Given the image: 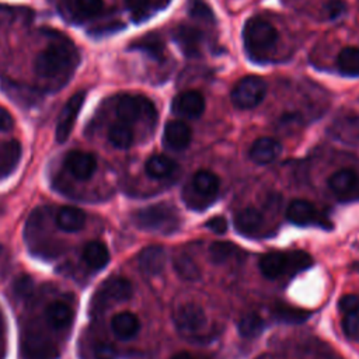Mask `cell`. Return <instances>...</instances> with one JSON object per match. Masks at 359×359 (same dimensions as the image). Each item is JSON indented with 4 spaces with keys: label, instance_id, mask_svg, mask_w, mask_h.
<instances>
[{
    "label": "cell",
    "instance_id": "14",
    "mask_svg": "<svg viewBox=\"0 0 359 359\" xmlns=\"http://www.w3.org/2000/svg\"><path fill=\"white\" fill-rule=\"evenodd\" d=\"M139 268L144 275H158L165 266V251L160 245H149L139 254Z\"/></svg>",
    "mask_w": 359,
    "mask_h": 359
},
{
    "label": "cell",
    "instance_id": "34",
    "mask_svg": "<svg viewBox=\"0 0 359 359\" xmlns=\"http://www.w3.org/2000/svg\"><path fill=\"white\" fill-rule=\"evenodd\" d=\"M188 13L194 20L203 21V22H213L215 15L210 7L203 0H189Z\"/></svg>",
    "mask_w": 359,
    "mask_h": 359
},
{
    "label": "cell",
    "instance_id": "37",
    "mask_svg": "<svg viewBox=\"0 0 359 359\" xmlns=\"http://www.w3.org/2000/svg\"><path fill=\"white\" fill-rule=\"evenodd\" d=\"M102 0H76V10L83 17H95L102 10Z\"/></svg>",
    "mask_w": 359,
    "mask_h": 359
},
{
    "label": "cell",
    "instance_id": "33",
    "mask_svg": "<svg viewBox=\"0 0 359 359\" xmlns=\"http://www.w3.org/2000/svg\"><path fill=\"white\" fill-rule=\"evenodd\" d=\"M132 49H139L142 52H146L151 57L161 59L163 53H164V43L161 42V39L158 36L150 34V35L143 36L142 39L133 42Z\"/></svg>",
    "mask_w": 359,
    "mask_h": 359
},
{
    "label": "cell",
    "instance_id": "17",
    "mask_svg": "<svg viewBox=\"0 0 359 359\" xmlns=\"http://www.w3.org/2000/svg\"><path fill=\"white\" fill-rule=\"evenodd\" d=\"M111 330L119 339H130L139 332L140 323L133 313L122 311L112 317Z\"/></svg>",
    "mask_w": 359,
    "mask_h": 359
},
{
    "label": "cell",
    "instance_id": "9",
    "mask_svg": "<svg viewBox=\"0 0 359 359\" xmlns=\"http://www.w3.org/2000/svg\"><path fill=\"white\" fill-rule=\"evenodd\" d=\"M171 111L182 118H198L205 111V98L198 91H184L172 100Z\"/></svg>",
    "mask_w": 359,
    "mask_h": 359
},
{
    "label": "cell",
    "instance_id": "10",
    "mask_svg": "<svg viewBox=\"0 0 359 359\" xmlns=\"http://www.w3.org/2000/svg\"><path fill=\"white\" fill-rule=\"evenodd\" d=\"M66 170L77 180L86 181L91 178L97 168V160L93 154L86 151H70L65 158Z\"/></svg>",
    "mask_w": 359,
    "mask_h": 359
},
{
    "label": "cell",
    "instance_id": "15",
    "mask_svg": "<svg viewBox=\"0 0 359 359\" xmlns=\"http://www.w3.org/2000/svg\"><path fill=\"white\" fill-rule=\"evenodd\" d=\"M74 318V311L65 302H52L45 310V320L53 330L67 328Z\"/></svg>",
    "mask_w": 359,
    "mask_h": 359
},
{
    "label": "cell",
    "instance_id": "19",
    "mask_svg": "<svg viewBox=\"0 0 359 359\" xmlns=\"http://www.w3.org/2000/svg\"><path fill=\"white\" fill-rule=\"evenodd\" d=\"M1 88L8 98H11L14 102L24 107L34 105L35 102L39 101V93L35 88L28 87L25 84L15 83V81H4Z\"/></svg>",
    "mask_w": 359,
    "mask_h": 359
},
{
    "label": "cell",
    "instance_id": "3",
    "mask_svg": "<svg viewBox=\"0 0 359 359\" xmlns=\"http://www.w3.org/2000/svg\"><path fill=\"white\" fill-rule=\"evenodd\" d=\"M132 217L136 227L154 233H171L180 223L177 209L168 203H156L142 208L136 210Z\"/></svg>",
    "mask_w": 359,
    "mask_h": 359
},
{
    "label": "cell",
    "instance_id": "27",
    "mask_svg": "<svg viewBox=\"0 0 359 359\" xmlns=\"http://www.w3.org/2000/svg\"><path fill=\"white\" fill-rule=\"evenodd\" d=\"M146 172L151 177V178H165L168 177L174 170H175V161H172L170 157L163 156V154H156L151 156L147 161H146Z\"/></svg>",
    "mask_w": 359,
    "mask_h": 359
},
{
    "label": "cell",
    "instance_id": "39",
    "mask_svg": "<svg viewBox=\"0 0 359 359\" xmlns=\"http://www.w3.org/2000/svg\"><path fill=\"white\" fill-rule=\"evenodd\" d=\"M126 7L135 21L143 20L150 10V0H125Z\"/></svg>",
    "mask_w": 359,
    "mask_h": 359
},
{
    "label": "cell",
    "instance_id": "42",
    "mask_svg": "<svg viewBox=\"0 0 359 359\" xmlns=\"http://www.w3.org/2000/svg\"><path fill=\"white\" fill-rule=\"evenodd\" d=\"M345 1L344 0H328L323 8L325 17L328 20H334L339 17L345 11Z\"/></svg>",
    "mask_w": 359,
    "mask_h": 359
},
{
    "label": "cell",
    "instance_id": "48",
    "mask_svg": "<svg viewBox=\"0 0 359 359\" xmlns=\"http://www.w3.org/2000/svg\"><path fill=\"white\" fill-rule=\"evenodd\" d=\"M3 331V320H1V316H0V332Z\"/></svg>",
    "mask_w": 359,
    "mask_h": 359
},
{
    "label": "cell",
    "instance_id": "24",
    "mask_svg": "<svg viewBox=\"0 0 359 359\" xmlns=\"http://www.w3.org/2000/svg\"><path fill=\"white\" fill-rule=\"evenodd\" d=\"M83 259L87 266L94 271H100L109 262V251L102 243L91 241L83 250Z\"/></svg>",
    "mask_w": 359,
    "mask_h": 359
},
{
    "label": "cell",
    "instance_id": "13",
    "mask_svg": "<svg viewBox=\"0 0 359 359\" xmlns=\"http://www.w3.org/2000/svg\"><path fill=\"white\" fill-rule=\"evenodd\" d=\"M282 151L280 143L273 137H259L257 139L251 149H250V157L254 163L264 165L269 164L275 158L279 157Z\"/></svg>",
    "mask_w": 359,
    "mask_h": 359
},
{
    "label": "cell",
    "instance_id": "28",
    "mask_svg": "<svg viewBox=\"0 0 359 359\" xmlns=\"http://www.w3.org/2000/svg\"><path fill=\"white\" fill-rule=\"evenodd\" d=\"M337 65L341 73L349 77H358L359 76V49L358 48H344L338 57Z\"/></svg>",
    "mask_w": 359,
    "mask_h": 359
},
{
    "label": "cell",
    "instance_id": "12",
    "mask_svg": "<svg viewBox=\"0 0 359 359\" xmlns=\"http://www.w3.org/2000/svg\"><path fill=\"white\" fill-rule=\"evenodd\" d=\"M191 128L182 121H170L164 128V144L171 150H184L191 143Z\"/></svg>",
    "mask_w": 359,
    "mask_h": 359
},
{
    "label": "cell",
    "instance_id": "1",
    "mask_svg": "<svg viewBox=\"0 0 359 359\" xmlns=\"http://www.w3.org/2000/svg\"><path fill=\"white\" fill-rule=\"evenodd\" d=\"M77 63V52L66 39H56L38 53L34 72L45 80H57L69 76Z\"/></svg>",
    "mask_w": 359,
    "mask_h": 359
},
{
    "label": "cell",
    "instance_id": "49",
    "mask_svg": "<svg viewBox=\"0 0 359 359\" xmlns=\"http://www.w3.org/2000/svg\"><path fill=\"white\" fill-rule=\"evenodd\" d=\"M0 251H1V247H0Z\"/></svg>",
    "mask_w": 359,
    "mask_h": 359
},
{
    "label": "cell",
    "instance_id": "8",
    "mask_svg": "<svg viewBox=\"0 0 359 359\" xmlns=\"http://www.w3.org/2000/svg\"><path fill=\"white\" fill-rule=\"evenodd\" d=\"M86 98V93L80 91L73 94L69 101L66 102V105L63 107L59 118H57V123H56V130H55V137L59 143H63L67 140V137L72 133V129L74 126V122L77 119V115L83 107Z\"/></svg>",
    "mask_w": 359,
    "mask_h": 359
},
{
    "label": "cell",
    "instance_id": "23",
    "mask_svg": "<svg viewBox=\"0 0 359 359\" xmlns=\"http://www.w3.org/2000/svg\"><path fill=\"white\" fill-rule=\"evenodd\" d=\"M259 271L268 279L279 278L287 271V254L269 252L259 261Z\"/></svg>",
    "mask_w": 359,
    "mask_h": 359
},
{
    "label": "cell",
    "instance_id": "36",
    "mask_svg": "<svg viewBox=\"0 0 359 359\" xmlns=\"http://www.w3.org/2000/svg\"><path fill=\"white\" fill-rule=\"evenodd\" d=\"M311 265V258L303 251H294L287 254V271L286 272H299Z\"/></svg>",
    "mask_w": 359,
    "mask_h": 359
},
{
    "label": "cell",
    "instance_id": "5",
    "mask_svg": "<svg viewBox=\"0 0 359 359\" xmlns=\"http://www.w3.org/2000/svg\"><path fill=\"white\" fill-rule=\"evenodd\" d=\"M133 289L125 278H111L105 280L93 299V310H105L111 304L126 302L132 297Z\"/></svg>",
    "mask_w": 359,
    "mask_h": 359
},
{
    "label": "cell",
    "instance_id": "22",
    "mask_svg": "<svg viewBox=\"0 0 359 359\" xmlns=\"http://www.w3.org/2000/svg\"><path fill=\"white\" fill-rule=\"evenodd\" d=\"M21 157V146L17 140H7L0 144V178L14 171Z\"/></svg>",
    "mask_w": 359,
    "mask_h": 359
},
{
    "label": "cell",
    "instance_id": "21",
    "mask_svg": "<svg viewBox=\"0 0 359 359\" xmlns=\"http://www.w3.org/2000/svg\"><path fill=\"white\" fill-rule=\"evenodd\" d=\"M264 222L262 213L255 208H245L240 210L234 217V226L236 229L247 236H251L257 233Z\"/></svg>",
    "mask_w": 359,
    "mask_h": 359
},
{
    "label": "cell",
    "instance_id": "6",
    "mask_svg": "<svg viewBox=\"0 0 359 359\" xmlns=\"http://www.w3.org/2000/svg\"><path fill=\"white\" fill-rule=\"evenodd\" d=\"M116 115L121 122L128 125L137 122L142 118H154L156 109L153 102L143 95H122L116 102Z\"/></svg>",
    "mask_w": 359,
    "mask_h": 359
},
{
    "label": "cell",
    "instance_id": "25",
    "mask_svg": "<svg viewBox=\"0 0 359 359\" xmlns=\"http://www.w3.org/2000/svg\"><path fill=\"white\" fill-rule=\"evenodd\" d=\"M192 187L203 198H212L219 191V178L209 170H199L192 177Z\"/></svg>",
    "mask_w": 359,
    "mask_h": 359
},
{
    "label": "cell",
    "instance_id": "11",
    "mask_svg": "<svg viewBox=\"0 0 359 359\" xmlns=\"http://www.w3.org/2000/svg\"><path fill=\"white\" fill-rule=\"evenodd\" d=\"M172 38L185 56L194 57L199 55L202 43V34L199 29L189 25H178L172 31Z\"/></svg>",
    "mask_w": 359,
    "mask_h": 359
},
{
    "label": "cell",
    "instance_id": "30",
    "mask_svg": "<svg viewBox=\"0 0 359 359\" xmlns=\"http://www.w3.org/2000/svg\"><path fill=\"white\" fill-rule=\"evenodd\" d=\"M174 269L185 280H196L201 276L199 266L187 254H178L174 258Z\"/></svg>",
    "mask_w": 359,
    "mask_h": 359
},
{
    "label": "cell",
    "instance_id": "7",
    "mask_svg": "<svg viewBox=\"0 0 359 359\" xmlns=\"http://www.w3.org/2000/svg\"><path fill=\"white\" fill-rule=\"evenodd\" d=\"M174 323L182 334H196L206 325V316L198 304L185 303L174 311Z\"/></svg>",
    "mask_w": 359,
    "mask_h": 359
},
{
    "label": "cell",
    "instance_id": "26",
    "mask_svg": "<svg viewBox=\"0 0 359 359\" xmlns=\"http://www.w3.org/2000/svg\"><path fill=\"white\" fill-rule=\"evenodd\" d=\"M330 188L338 194V195H345L353 191L358 185V175L351 168H342L335 171L330 180H328Z\"/></svg>",
    "mask_w": 359,
    "mask_h": 359
},
{
    "label": "cell",
    "instance_id": "20",
    "mask_svg": "<svg viewBox=\"0 0 359 359\" xmlns=\"http://www.w3.org/2000/svg\"><path fill=\"white\" fill-rule=\"evenodd\" d=\"M286 217L289 219V222L294 224L306 226L316 219V208L309 201L296 199L289 203L286 210Z\"/></svg>",
    "mask_w": 359,
    "mask_h": 359
},
{
    "label": "cell",
    "instance_id": "16",
    "mask_svg": "<svg viewBox=\"0 0 359 359\" xmlns=\"http://www.w3.org/2000/svg\"><path fill=\"white\" fill-rule=\"evenodd\" d=\"M25 359H56L57 349L39 335H29L24 341Z\"/></svg>",
    "mask_w": 359,
    "mask_h": 359
},
{
    "label": "cell",
    "instance_id": "43",
    "mask_svg": "<svg viewBox=\"0 0 359 359\" xmlns=\"http://www.w3.org/2000/svg\"><path fill=\"white\" fill-rule=\"evenodd\" d=\"M116 351L111 344L101 342L97 344L94 348V358L95 359H115Z\"/></svg>",
    "mask_w": 359,
    "mask_h": 359
},
{
    "label": "cell",
    "instance_id": "32",
    "mask_svg": "<svg viewBox=\"0 0 359 359\" xmlns=\"http://www.w3.org/2000/svg\"><path fill=\"white\" fill-rule=\"evenodd\" d=\"M237 252V247L226 241H216L209 247V258L215 264H224L236 257Z\"/></svg>",
    "mask_w": 359,
    "mask_h": 359
},
{
    "label": "cell",
    "instance_id": "44",
    "mask_svg": "<svg viewBox=\"0 0 359 359\" xmlns=\"http://www.w3.org/2000/svg\"><path fill=\"white\" fill-rule=\"evenodd\" d=\"M14 292L21 296L25 297L32 292V282L28 276H21L14 282Z\"/></svg>",
    "mask_w": 359,
    "mask_h": 359
},
{
    "label": "cell",
    "instance_id": "46",
    "mask_svg": "<svg viewBox=\"0 0 359 359\" xmlns=\"http://www.w3.org/2000/svg\"><path fill=\"white\" fill-rule=\"evenodd\" d=\"M14 126V119L10 115V112L0 105V130L6 132L10 130Z\"/></svg>",
    "mask_w": 359,
    "mask_h": 359
},
{
    "label": "cell",
    "instance_id": "18",
    "mask_svg": "<svg viewBox=\"0 0 359 359\" xmlns=\"http://www.w3.org/2000/svg\"><path fill=\"white\" fill-rule=\"evenodd\" d=\"M56 224L63 231H80L86 224V213L74 206H63L56 213Z\"/></svg>",
    "mask_w": 359,
    "mask_h": 359
},
{
    "label": "cell",
    "instance_id": "40",
    "mask_svg": "<svg viewBox=\"0 0 359 359\" xmlns=\"http://www.w3.org/2000/svg\"><path fill=\"white\" fill-rule=\"evenodd\" d=\"M342 328L345 335L352 341H359V314H345L342 321Z\"/></svg>",
    "mask_w": 359,
    "mask_h": 359
},
{
    "label": "cell",
    "instance_id": "38",
    "mask_svg": "<svg viewBox=\"0 0 359 359\" xmlns=\"http://www.w3.org/2000/svg\"><path fill=\"white\" fill-rule=\"evenodd\" d=\"M307 353H310L314 359H342L337 355L328 345L321 341H316L311 345H307Z\"/></svg>",
    "mask_w": 359,
    "mask_h": 359
},
{
    "label": "cell",
    "instance_id": "41",
    "mask_svg": "<svg viewBox=\"0 0 359 359\" xmlns=\"http://www.w3.org/2000/svg\"><path fill=\"white\" fill-rule=\"evenodd\" d=\"M339 310L344 314H353L359 311V296L356 294H345L339 300Z\"/></svg>",
    "mask_w": 359,
    "mask_h": 359
},
{
    "label": "cell",
    "instance_id": "29",
    "mask_svg": "<svg viewBox=\"0 0 359 359\" xmlns=\"http://www.w3.org/2000/svg\"><path fill=\"white\" fill-rule=\"evenodd\" d=\"M108 140L116 149H129L133 143V130L128 123L119 121L109 128Z\"/></svg>",
    "mask_w": 359,
    "mask_h": 359
},
{
    "label": "cell",
    "instance_id": "47",
    "mask_svg": "<svg viewBox=\"0 0 359 359\" xmlns=\"http://www.w3.org/2000/svg\"><path fill=\"white\" fill-rule=\"evenodd\" d=\"M171 359H194L188 352H180L177 355H174Z\"/></svg>",
    "mask_w": 359,
    "mask_h": 359
},
{
    "label": "cell",
    "instance_id": "45",
    "mask_svg": "<svg viewBox=\"0 0 359 359\" xmlns=\"http://www.w3.org/2000/svg\"><path fill=\"white\" fill-rule=\"evenodd\" d=\"M206 227L216 234H224L227 231V220L223 216H215L206 223Z\"/></svg>",
    "mask_w": 359,
    "mask_h": 359
},
{
    "label": "cell",
    "instance_id": "31",
    "mask_svg": "<svg viewBox=\"0 0 359 359\" xmlns=\"http://www.w3.org/2000/svg\"><path fill=\"white\" fill-rule=\"evenodd\" d=\"M265 327V323L261 316L255 313L244 314L238 321V332L244 338H254L258 337Z\"/></svg>",
    "mask_w": 359,
    "mask_h": 359
},
{
    "label": "cell",
    "instance_id": "35",
    "mask_svg": "<svg viewBox=\"0 0 359 359\" xmlns=\"http://www.w3.org/2000/svg\"><path fill=\"white\" fill-rule=\"evenodd\" d=\"M273 313L282 321H287V323H302L309 316L307 311L299 310V309H293V307H289V306H278V307H275Z\"/></svg>",
    "mask_w": 359,
    "mask_h": 359
},
{
    "label": "cell",
    "instance_id": "4",
    "mask_svg": "<svg viewBox=\"0 0 359 359\" xmlns=\"http://www.w3.org/2000/svg\"><path fill=\"white\" fill-rule=\"evenodd\" d=\"M266 94V84L258 76L241 79L231 90V101L237 108L251 109L257 107Z\"/></svg>",
    "mask_w": 359,
    "mask_h": 359
},
{
    "label": "cell",
    "instance_id": "2",
    "mask_svg": "<svg viewBox=\"0 0 359 359\" xmlns=\"http://www.w3.org/2000/svg\"><path fill=\"white\" fill-rule=\"evenodd\" d=\"M244 48L251 59L264 60L278 41V32L271 22L261 17L250 18L243 29Z\"/></svg>",
    "mask_w": 359,
    "mask_h": 359
}]
</instances>
